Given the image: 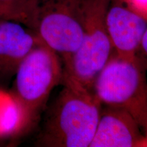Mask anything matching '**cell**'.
Segmentation results:
<instances>
[{
    "label": "cell",
    "instance_id": "obj_1",
    "mask_svg": "<svg viewBox=\"0 0 147 147\" xmlns=\"http://www.w3.org/2000/svg\"><path fill=\"white\" fill-rule=\"evenodd\" d=\"M61 89L48 108L36 146L89 147L102 104L92 90L63 71Z\"/></svg>",
    "mask_w": 147,
    "mask_h": 147
},
{
    "label": "cell",
    "instance_id": "obj_2",
    "mask_svg": "<svg viewBox=\"0 0 147 147\" xmlns=\"http://www.w3.org/2000/svg\"><path fill=\"white\" fill-rule=\"evenodd\" d=\"M144 61L113 53L93 82L92 91L102 106L122 108L147 131V86Z\"/></svg>",
    "mask_w": 147,
    "mask_h": 147
},
{
    "label": "cell",
    "instance_id": "obj_3",
    "mask_svg": "<svg viewBox=\"0 0 147 147\" xmlns=\"http://www.w3.org/2000/svg\"><path fill=\"white\" fill-rule=\"evenodd\" d=\"M110 2L111 0H82V44L63 63L64 72L90 90L114 52L106 27V14Z\"/></svg>",
    "mask_w": 147,
    "mask_h": 147
},
{
    "label": "cell",
    "instance_id": "obj_4",
    "mask_svg": "<svg viewBox=\"0 0 147 147\" xmlns=\"http://www.w3.org/2000/svg\"><path fill=\"white\" fill-rule=\"evenodd\" d=\"M63 75L61 57L40 40L22 60L14 75V99L28 118L36 119Z\"/></svg>",
    "mask_w": 147,
    "mask_h": 147
},
{
    "label": "cell",
    "instance_id": "obj_5",
    "mask_svg": "<svg viewBox=\"0 0 147 147\" xmlns=\"http://www.w3.org/2000/svg\"><path fill=\"white\" fill-rule=\"evenodd\" d=\"M82 0H41L35 32L66 61L80 48L83 38Z\"/></svg>",
    "mask_w": 147,
    "mask_h": 147
},
{
    "label": "cell",
    "instance_id": "obj_6",
    "mask_svg": "<svg viewBox=\"0 0 147 147\" xmlns=\"http://www.w3.org/2000/svg\"><path fill=\"white\" fill-rule=\"evenodd\" d=\"M106 27L116 54L127 59L138 58L140 44L147 32L146 18L130 10L120 0H111Z\"/></svg>",
    "mask_w": 147,
    "mask_h": 147
},
{
    "label": "cell",
    "instance_id": "obj_7",
    "mask_svg": "<svg viewBox=\"0 0 147 147\" xmlns=\"http://www.w3.org/2000/svg\"><path fill=\"white\" fill-rule=\"evenodd\" d=\"M104 106L89 147H138L146 144V135L131 114L122 108Z\"/></svg>",
    "mask_w": 147,
    "mask_h": 147
},
{
    "label": "cell",
    "instance_id": "obj_8",
    "mask_svg": "<svg viewBox=\"0 0 147 147\" xmlns=\"http://www.w3.org/2000/svg\"><path fill=\"white\" fill-rule=\"evenodd\" d=\"M40 40L36 32L21 24L0 19V81L15 75L22 60Z\"/></svg>",
    "mask_w": 147,
    "mask_h": 147
},
{
    "label": "cell",
    "instance_id": "obj_9",
    "mask_svg": "<svg viewBox=\"0 0 147 147\" xmlns=\"http://www.w3.org/2000/svg\"><path fill=\"white\" fill-rule=\"evenodd\" d=\"M41 0H0V19L16 22L35 32Z\"/></svg>",
    "mask_w": 147,
    "mask_h": 147
},
{
    "label": "cell",
    "instance_id": "obj_10",
    "mask_svg": "<svg viewBox=\"0 0 147 147\" xmlns=\"http://www.w3.org/2000/svg\"><path fill=\"white\" fill-rule=\"evenodd\" d=\"M120 1L130 10L147 18V0H120Z\"/></svg>",
    "mask_w": 147,
    "mask_h": 147
}]
</instances>
